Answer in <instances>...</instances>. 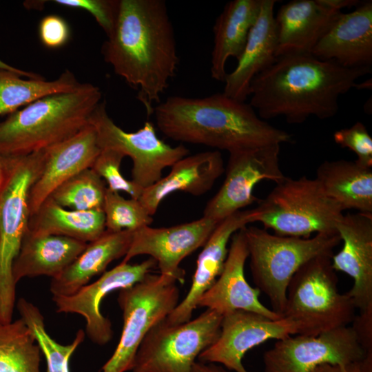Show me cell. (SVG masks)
<instances>
[{
    "mask_svg": "<svg viewBox=\"0 0 372 372\" xmlns=\"http://www.w3.org/2000/svg\"><path fill=\"white\" fill-rule=\"evenodd\" d=\"M105 61L136 89L147 116L169 85L179 62L163 0H119L114 28L103 43Z\"/></svg>",
    "mask_w": 372,
    "mask_h": 372,
    "instance_id": "6da1fadb",
    "label": "cell"
},
{
    "mask_svg": "<svg viewBox=\"0 0 372 372\" xmlns=\"http://www.w3.org/2000/svg\"><path fill=\"white\" fill-rule=\"evenodd\" d=\"M369 73L371 68H344L311 54L280 56L252 79L249 105L265 121L282 116L300 124L311 116L329 118L338 111L340 96Z\"/></svg>",
    "mask_w": 372,
    "mask_h": 372,
    "instance_id": "7a4b0ae2",
    "label": "cell"
},
{
    "mask_svg": "<svg viewBox=\"0 0 372 372\" xmlns=\"http://www.w3.org/2000/svg\"><path fill=\"white\" fill-rule=\"evenodd\" d=\"M153 114L167 137L229 153L292 141L291 134L260 118L249 103L223 93L203 98L169 96L154 107Z\"/></svg>",
    "mask_w": 372,
    "mask_h": 372,
    "instance_id": "3957f363",
    "label": "cell"
},
{
    "mask_svg": "<svg viewBox=\"0 0 372 372\" xmlns=\"http://www.w3.org/2000/svg\"><path fill=\"white\" fill-rule=\"evenodd\" d=\"M101 97L98 87L81 83L75 90L46 96L8 114L0 122V156H26L73 136L89 124Z\"/></svg>",
    "mask_w": 372,
    "mask_h": 372,
    "instance_id": "277c9868",
    "label": "cell"
},
{
    "mask_svg": "<svg viewBox=\"0 0 372 372\" xmlns=\"http://www.w3.org/2000/svg\"><path fill=\"white\" fill-rule=\"evenodd\" d=\"M256 287L268 298L271 310H285L288 285L299 268L312 258L333 254L341 242L338 234H317L299 238L270 234L264 228H244Z\"/></svg>",
    "mask_w": 372,
    "mask_h": 372,
    "instance_id": "5b68a950",
    "label": "cell"
},
{
    "mask_svg": "<svg viewBox=\"0 0 372 372\" xmlns=\"http://www.w3.org/2000/svg\"><path fill=\"white\" fill-rule=\"evenodd\" d=\"M333 255L318 256L304 263L288 285L282 317L297 324L300 335H317L349 326L356 316L351 298L338 289Z\"/></svg>",
    "mask_w": 372,
    "mask_h": 372,
    "instance_id": "8992f818",
    "label": "cell"
},
{
    "mask_svg": "<svg viewBox=\"0 0 372 372\" xmlns=\"http://www.w3.org/2000/svg\"><path fill=\"white\" fill-rule=\"evenodd\" d=\"M252 209L253 223H260L282 236L309 238L313 234H337L343 216L340 206L327 196L316 178L286 176Z\"/></svg>",
    "mask_w": 372,
    "mask_h": 372,
    "instance_id": "52a82bcc",
    "label": "cell"
},
{
    "mask_svg": "<svg viewBox=\"0 0 372 372\" xmlns=\"http://www.w3.org/2000/svg\"><path fill=\"white\" fill-rule=\"evenodd\" d=\"M10 158L0 189V321L3 322L12 320L17 284L12 268L28 231L30 191L41 172L43 150Z\"/></svg>",
    "mask_w": 372,
    "mask_h": 372,
    "instance_id": "ba28073f",
    "label": "cell"
},
{
    "mask_svg": "<svg viewBox=\"0 0 372 372\" xmlns=\"http://www.w3.org/2000/svg\"><path fill=\"white\" fill-rule=\"evenodd\" d=\"M176 283L171 277L149 273L141 281L118 291L122 332L102 372L132 370L137 350L148 331L167 318L178 304L180 291Z\"/></svg>",
    "mask_w": 372,
    "mask_h": 372,
    "instance_id": "9c48e42d",
    "label": "cell"
},
{
    "mask_svg": "<svg viewBox=\"0 0 372 372\" xmlns=\"http://www.w3.org/2000/svg\"><path fill=\"white\" fill-rule=\"evenodd\" d=\"M222 319L221 315L206 309L183 323L163 320L141 342L132 372H192L199 355L218 339Z\"/></svg>",
    "mask_w": 372,
    "mask_h": 372,
    "instance_id": "30bf717a",
    "label": "cell"
},
{
    "mask_svg": "<svg viewBox=\"0 0 372 372\" xmlns=\"http://www.w3.org/2000/svg\"><path fill=\"white\" fill-rule=\"evenodd\" d=\"M89 123L95 129L101 149H114L131 158L132 180L143 189L156 183L165 168L189 154L183 145L173 147L161 140L149 121L136 132L124 131L109 116L104 101L93 111Z\"/></svg>",
    "mask_w": 372,
    "mask_h": 372,
    "instance_id": "8fae6325",
    "label": "cell"
},
{
    "mask_svg": "<svg viewBox=\"0 0 372 372\" xmlns=\"http://www.w3.org/2000/svg\"><path fill=\"white\" fill-rule=\"evenodd\" d=\"M368 352L351 326L317 335H292L264 353V372H311L323 364L346 368Z\"/></svg>",
    "mask_w": 372,
    "mask_h": 372,
    "instance_id": "7c38bea8",
    "label": "cell"
},
{
    "mask_svg": "<svg viewBox=\"0 0 372 372\" xmlns=\"http://www.w3.org/2000/svg\"><path fill=\"white\" fill-rule=\"evenodd\" d=\"M280 150V145L274 144L229 152L225 180L203 216L220 222L257 200L253 192L258 183L282 181L286 176L279 164Z\"/></svg>",
    "mask_w": 372,
    "mask_h": 372,
    "instance_id": "4fadbf2b",
    "label": "cell"
},
{
    "mask_svg": "<svg viewBox=\"0 0 372 372\" xmlns=\"http://www.w3.org/2000/svg\"><path fill=\"white\" fill-rule=\"evenodd\" d=\"M296 334L298 325L289 318L271 319L254 312L236 311L223 316L218 339L198 360L220 364L235 372H249L242 364L249 350L269 340H281Z\"/></svg>",
    "mask_w": 372,
    "mask_h": 372,
    "instance_id": "5bb4252c",
    "label": "cell"
},
{
    "mask_svg": "<svg viewBox=\"0 0 372 372\" xmlns=\"http://www.w3.org/2000/svg\"><path fill=\"white\" fill-rule=\"evenodd\" d=\"M219 222L203 216L200 219L169 227L145 226L134 231L130 249L122 262L147 255L156 262L160 274L183 284L185 271L182 260L203 247Z\"/></svg>",
    "mask_w": 372,
    "mask_h": 372,
    "instance_id": "9a60e30c",
    "label": "cell"
},
{
    "mask_svg": "<svg viewBox=\"0 0 372 372\" xmlns=\"http://www.w3.org/2000/svg\"><path fill=\"white\" fill-rule=\"evenodd\" d=\"M156 266V262L152 258L137 264L121 262L74 293L52 297L56 310L81 316L85 321V335L92 342L104 345L112 340L113 331L110 319L100 310L101 302L109 293L141 281Z\"/></svg>",
    "mask_w": 372,
    "mask_h": 372,
    "instance_id": "2e32d148",
    "label": "cell"
},
{
    "mask_svg": "<svg viewBox=\"0 0 372 372\" xmlns=\"http://www.w3.org/2000/svg\"><path fill=\"white\" fill-rule=\"evenodd\" d=\"M343 246L331 258L335 271L353 280L346 294L360 313H372V214H343L336 226Z\"/></svg>",
    "mask_w": 372,
    "mask_h": 372,
    "instance_id": "e0dca14e",
    "label": "cell"
},
{
    "mask_svg": "<svg viewBox=\"0 0 372 372\" xmlns=\"http://www.w3.org/2000/svg\"><path fill=\"white\" fill-rule=\"evenodd\" d=\"M244 228L231 236L223 269L200 298L198 307H205L222 316L236 311H245L271 319L282 318L262 304L259 300L260 291L252 287L245 278V265L249 251Z\"/></svg>",
    "mask_w": 372,
    "mask_h": 372,
    "instance_id": "ac0fdd59",
    "label": "cell"
},
{
    "mask_svg": "<svg viewBox=\"0 0 372 372\" xmlns=\"http://www.w3.org/2000/svg\"><path fill=\"white\" fill-rule=\"evenodd\" d=\"M315 57L349 68H371L372 1L340 12L311 51Z\"/></svg>",
    "mask_w": 372,
    "mask_h": 372,
    "instance_id": "d6986e66",
    "label": "cell"
},
{
    "mask_svg": "<svg viewBox=\"0 0 372 372\" xmlns=\"http://www.w3.org/2000/svg\"><path fill=\"white\" fill-rule=\"evenodd\" d=\"M101 150L95 129L90 123L73 136L43 149L42 170L30 191V216L57 187L92 167Z\"/></svg>",
    "mask_w": 372,
    "mask_h": 372,
    "instance_id": "ffe728a7",
    "label": "cell"
},
{
    "mask_svg": "<svg viewBox=\"0 0 372 372\" xmlns=\"http://www.w3.org/2000/svg\"><path fill=\"white\" fill-rule=\"evenodd\" d=\"M252 209L238 211L220 220L199 254L191 287L166 320L180 324L192 319L198 302L220 275L228 254V244L238 230L253 223Z\"/></svg>",
    "mask_w": 372,
    "mask_h": 372,
    "instance_id": "44dd1931",
    "label": "cell"
},
{
    "mask_svg": "<svg viewBox=\"0 0 372 372\" xmlns=\"http://www.w3.org/2000/svg\"><path fill=\"white\" fill-rule=\"evenodd\" d=\"M276 0H261L258 18L250 30L236 68L227 74L223 94L245 102L252 79L276 59L277 26L274 15Z\"/></svg>",
    "mask_w": 372,
    "mask_h": 372,
    "instance_id": "7402d4cb",
    "label": "cell"
},
{
    "mask_svg": "<svg viewBox=\"0 0 372 372\" xmlns=\"http://www.w3.org/2000/svg\"><path fill=\"white\" fill-rule=\"evenodd\" d=\"M221 153L207 151L186 156L176 161L170 172L144 189L138 198L149 215H154L162 200L176 192L199 196L209 192L224 173Z\"/></svg>",
    "mask_w": 372,
    "mask_h": 372,
    "instance_id": "603a6c76",
    "label": "cell"
},
{
    "mask_svg": "<svg viewBox=\"0 0 372 372\" xmlns=\"http://www.w3.org/2000/svg\"><path fill=\"white\" fill-rule=\"evenodd\" d=\"M340 12L324 6L320 0H293L283 4L275 16L278 34L276 56L311 54Z\"/></svg>",
    "mask_w": 372,
    "mask_h": 372,
    "instance_id": "cb8c5ba5",
    "label": "cell"
},
{
    "mask_svg": "<svg viewBox=\"0 0 372 372\" xmlns=\"http://www.w3.org/2000/svg\"><path fill=\"white\" fill-rule=\"evenodd\" d=\"M134 231L105 230L96 240L87 244L85 249L58 276L52 278L50 291L54 296H70L95 276L104 273L113 260L125 257L132 240Z\"/></svg>",
    "mask_w": 372,
    "mask_h": 372,
    "instance_id": "d4e9b609",
    "label": "cell"
},
{
    "mask_svg": "<svg viewBox=\"0 0 372 372\" xmlns=\"http://www.w3.org/2000/svg\"><path fill=\"white\" fill-rule=\"evenodd\" d=\"M86 242L56 235H34L27 231L15 258L12 273L17 284L23 278H54L85 249Z\"/></svg>",
    "mask_w": 372,
    "mask_h": 372,
    "instance_id": "484cf974",
    "label": "cell"
},
{
    "mask_svg": "<svg viewBox=\"0 0 372 372\" xmlns=\"http://www.w3.org/2000/svg\"><path fill=\"white\" fill-rule=\"evenodd\" d=\"M261 0L228 2L213 28L214 46L211 59V77L224 82L229 58L240 59L251 28L259 14Z\"/></svg>",
    "mask_w": 372,
    "mask_h": 372,
    "instance_id": "4316f807",
    "label": "cell"
},
{
    "mask_svg": "<svg viewBox=\"0 0 372 372\" xmlns=\"http://www.w3.org/2000/svg\"><path fill=\"white\" fill-rule=\"evenodd\" d=\"M315 178L343 211L372 214V167L356 161H325L317 168Z\"/></svg>",
    "mask_w": 372,
    "mask_h": 372,
    "instance_id": "83f0119b",
    "label": "cell"
},
{
    "mask_svg": "<svg viewBox=\"0 0 372 372\" xmlns=\"http://www.w3.org/2000/svg\"><path fill=\"white\" fill-rule=\"evenodd\" d=\"M105 230L103 209H69L50 198L30 216L28 227V231L34 235L62 236L86 243L98 238Z\"/></svg>",
    "mask_w": 372,
    "mask_h": 372,
    "instance_id": "f1b7e54d",
    "label": "cell"
},
{
    "mask_svg": "<svg viewBox=\"0 0 372 372\" xmlns=\"http://www.w3.org/2000/svg\"><path fill=\"white\" fill-rule=\"evenodd\" d=\"M24 74L0 69V116L10 114L23 105L46 96L72 92L80 87L75 76L65 70L53 81L28 79Z\"/></svg>",
    "mask_w": 372,
    "mask_h": 372,
    "instance_id": "f546056e",
    "label": "cell"
},
{
    "mask_svg": "<svg viewBox=\"0 0 372 372\" xmlns=\"http://www.w3.org/2000/svg\"><path fill=\"white\" fill-rule=\"evenodd\" d=\"M41 349L20 318L0 321V372H40Z\"/></svg>",
    "mask_w": 372,
    "mask_h": 372,
    "instance_id": "4dcf8cb0",
    "label": "cell"
},
{
    "mask_svg": "<svg viewBox=\"0 0 372 372\" xmlns=\"http://www.w3.org/2000/svg\"><path fill=\"white\" fill-rule=\"evenodd\" d=\"M17 308L20 318L34 334L41 353L45 356L47 372H70V358L83 342L85 331L79 329L71 343L61 344L48 333L44 317L35 304L21 298L17 302Z\"/></svg>",
    "mask_w": 372,
    "mask_h": 372,
    "instance_id": "1f68e13d",
    "label": "cell"
},
{
    "mask_svg": "<svg viewBox=\"0 0 372 372\" xmlns=\"http://www.w3.org/2000/svg\"><path fill=\"white\" fill-rule=\"evenodd\" d=\"M106 190L104 180L90 167L65 180L48 198L69 209H103Z\"/></svg>",
    "mask_w": 372,
    "mask_h": 372,
    "instance_id": "d6a6232c",
    "label": "cell"
},
{
    "mask_svg": "<svg viewBox=\"0 0 372 372\" xmlns=\"http://www.w3.org/2000/svg\"><path fill=\"white\" fill-rule=\"evenodd\" d=\"M103 211L105 228L112 231H135L149 226L154 220L138 199H126L107 187Z\"/></svg>",
    "mask_w": 372,
    "mask_h": 372,
    "instance_id": "836d02e7",
    "label": "cell"
},
{
    "mask_svg": "<svg viewBox=\"0 0 372 372\" xmlns=\"http://www.w3.org/2000/svg\"><path fill=\"white\" fill-rule=\"evenodd\" d=\"M124 157L123 154L116 150L103 149L91 168L105 180L109 189L118 193L123 192L128 194L131 198L138 199L144 189L122 175L121 165Z\"/></svg>",
    "mask_w": 372,
    "mask_h": 372,
    "instance_id": "e575fe53",
    "label": "cell"
},
{
    "mask_svg": "<svg viewBox=\"0 0 372 372\" xmlns=\"http://www.w3.org/2000/svg\"><path fill=\"white\" fill-rule=\"evenodd\" d=\"M333 139L341 147L353 152L358 163L372 167V138L362 123L356 122L350 127L335 131Z\"/></svg>",
    "mask_w": 372,
    "mask_h": 372,
    "instance_id": "d590c367",
    "label": "cell"
},
{
    "mask_svg": "<svg viewBox=\"0 0 372 372\" xmlns=\"http://www.w3.org/2000/svg\"><path fill=\"white\" fill-rule=\"evenodd\" d=\"M53 2L65 7L87 11L94 17L107 37L114 28L119 0H55Z\"/></svg>",
    "mask_w": 372,
    "mask_h": 372,
    "instance_id": "8d00e7d4",
    "label": "cell"
},
{
    "mask_svg": "<svg viewBox=\"0 0 372 372\" xmlns=\"http://www.w3.org/2000/svg\"><path fill=\"white\" fill-rule=\"evenodd\" d=\"M39 34L44 45L50 48H57L68 42L70 30L64 19L56 14H50L41 19Z\"/></svg>",
    "mask_w": 372,
    "mask_h": 372,
    "instance_id": "74e56055",
    "label": "cell"
},
{
    "mask_svg": "<svg viewBox=\"0 0 372 372\" xmlns=\"http://www.w3.org/2000/svg\"><path fill=\"white\" fill-rule=\"evenodd\" d=\"M360 362L353 363L346 368L338 365L323 364L316 366L311 372H359Z\"/></svg>",
    "mask_w": 372,
    "mask_h": 372,
    "instance_id": "f35d334b",
    "label": "cell"
},
{
    "mask_svg": "<svg viewBox=\"0 0 372 372\" xmlns=\"http://www.w3.org/2000/svg\"><path fill=\"white\" fill-rule=\"evenodd\" d=\"M320 2L336 12H341V10L344 8L356 7L360 3L359 0H320Z\"/></svg>",
    "mask_w": 372,
    "mask_h": 372,
    "instance_id": "ab89813d",
    "label": "cell"
},
{
    "mask_svg": "<svg viewBox=\"0 0 372 372\" xmlns=\"http://www.w3.org/2000/svg\"><path fill=\"white\" fill-rule=\"evenodd\" d=\"M192 372H229L223 366L214 363H204L196 361L192 369Z\"/></svg>",
    "mask_w": 372,
    "mask_h": 372,
    "instance_id": "60d3db41",
    "label": "cell"
},
{
    "mask_svg": "<svg viewBox=\"0 0 372 372\" xmlns=\"http://www.w3.org/2000/svg\"><path fill=\"white\" fill-rule=\"evenodd\" d=\"M0 69L8 70H10V71H12V72H18V73H20V74H23L28 79H41V78H42L41 76H40L39 74H37L35 73L27 72V71L23 70L21 69L14 68V67L10 65L3 62L1 59H0Z\"/></svg>",
    "mask_w": 372,
    "mask_h": 372,
    "instance_id": "b9f144b4",
    "label": "cell"
},
{
    "mask_svg": "<svg viewBox=\"0 0 372 372\" xmlns=\"http://www.w3.org/2000/svg\"><path fill=\"white\" fill-rule=\"evenodd\" d=\"M10 157H3L0 156V189L7 176L10 167Z\"/></svg>",
    "mask_w": 372,
    "mask_h": 372,
    "instance_id": "7bdbcfd3",
    "label": "cell"
},
{
    "mask_svg": "<svg viewBox=\"0 0 372 372\" xmlns=\"http://www.w3.org/2000/svg\"><path fill=\"white\" fill-rule=\"evenodd\" d=\"M359 372H372V351H369L360 361Z\"/></svg>",
    "mask_w": 372,
    "mask_h": 372,
    "instance_id": "ee69618b",
    "label": "cell"
},
{
    "mask_svg": "<svg viewBox=\"0 0 372 372\" xmlns=\"http://www.w3.org/2000/svg\"><path fill=\"white\" fill-rule=\"evenodd\" d=\"M356 88H362V89H364V88H367V89H371V79H369L367 81H366L365 82H362L361 83H358L357 85H356Z\"/></svg>",
    "mask_w": 372,
    "mask_h": 372,
    "instance_id": "f6af8a7d",
    "label": "cell"
}]
</instances>
